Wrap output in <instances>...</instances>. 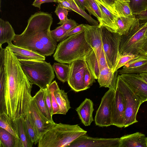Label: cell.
Segmentation results:
<instances>
[{
    "instance_id": "cell-19",
    "label": "cell",
    "mask_w": 147,
    "mask_h": 147,
    "mask_svg": "<svg viewBox=\"0 0 147 147\" xmlns=\"http://www.w3.org/2000/svg\"><path fill=\"white\" fill-rule=\"evenodd\" d=\"M115 24L117 28V32L121 36L125 34L139 26L140 23L135 15L130 17L117 16Z\"/></svg>"
},
{
    "instance_id": "cell-33",
    "label": "cell",
    "mask_w": 147,
    "mask_h": 147,
    "mask_svg": "<svg viewBox=\"0 0 147 147\" xmlns=\"http://www.w3.org/2000/svg\"><path fill=\"white\" fill-rule=\"evenodd\" d=\"M147 64V56L140 55L127 62L123 67V69H129L138 67Z\"/></svg>"
},
{
    "instance_id": "cell-35",
    "label": "cell",
    "mask_w": 147,
    "mask_h": 147,
    "mask_svg": "<svg viewBox=\"0 0 147 147\" xmlns=\"http://www.w3.org/2000/svg\"><path fill=\"white\" fill-rule=\"evenodd\" d=\"M71 8L73 11H74L85 18L92 25L98 24V22L93 19L90 16L86 13L85 11L81 8L76 3L74 0H70Z\"/></svg>"
},
{
    "instance_id": "cell-21",
    "label": "cell",
    "mask_w": 147,
    "mask_h": 147,
    "mask_svg": "<svg viewBox=\"0 0 147 147\" xmlns=\"http://www.w3.org/2000/svg\"><path fill=\"white\" fill-rule=\"evenodd\" d=\"M9 48L18 60H44L45 56L32 51L14 45L12 43L6 47Z\"/></svg>"
},
{
    "instance_id": "cell-42",
    "label": "cell",
    "mask_w": 147,
    "mask_h": 147,
    "mask_svg": "<svg viewBox=\"0 0 147 147\" xmlns=\"http://www.w3.org/2000/svg\"><path fill=\"white\" fill-rule=\"evenodd\" d=\"M61 26L65 30L69 31L77 26L78 25L74 20L67 19V21Z\"/></svg>"
},
{
    "instance_id": "cell-1",
    "label": "cell",
    "mask_w": 147,
    "mask_h": 147,
    "mask_svg": "<svg viewBox=\"0 0 147 147\" xmlns=\"http://www.w3.org/2000/svg\"><path fill=\"white\" fill-rule=\"evenodd\" d=\"M6 72L5 113L15 119L24 117L30 109L32 84L24 72L18 60L8 48H5Z\"/></svg>"
},
{
    "instance_id": "cell-16",
    "label": "cell",
    "mask_w": 147,
    "mask_h": 147,
    "mask_svg": "<svg viewBox=\"0 0 147 147\" xmlns=\"http://www.w3.org/2000/svg\"><path fill=\"white\" fill-rule=\"evenodd\" d=\"M99 8L102 18V21L99 26L104 27L108 30L117 33V28L115 24V15L99 0H95Z\"/></svg>"
},
{
    "instance_id": "cell-11",
    "label": "cell",
    "mask_w": 147,
    "mask_h": 147,
    "mask_svg": "<svg viewBox=\"0 0 147 147\" xmlns=\"http://www.w3.org/2000/svg\"><path fill=\"white\" fill-rule=\"evenodd\" d=\"M120 138H93L84 135L72 142L68 147H119Z\"/></svg>"
},
{
    "instance_id": "cell-43",
    "label": "cell",
    "mask_w": 147,
    "mask_h": 147,
    "mask_svg": "<svg viewBox=\"0 0 147 147\" xmlns=\"http://www.w3.org/2000/svg\"><path fill=\"white\" fill-rule=\"evenodd\" d=\"M45 98L48 109L50 114L53 116V109L51 93L50 91L48 88L45 89Z\"/></svg>"
},
{
    "instance_id": "cell-5",
    "label": "cell",
    "mask_w": 147,
    "mask_h": 147,
    "mask_svg": "<svg viewBox=\"0 0 147 147\" xmlns=\"http://www.w3.org/2000/svg\"><path fill=\"white\" fill-rule=\"evenodd\" d=\"M18 60L31 83L40 89L47 88L55 78L52 66L45 60Z\"/></svg>"
},
{
    "instance_id": "cell-52",
    "label": "cell",
    "mask_w": 147,
    "mask_h": 147,
    "mask_svg": "<svg viewBox=\"0 0 147 147\" xmlns=\"http://www.w3.org/2000/svg\"><path fill=\"white\" fill-rule=\"evenodd\" d=\"M145 36L147 37V28L145 33Z\"/></svg>"
},
{
    "instance_id": "cell-15",
    "label": "cell",
    "mask_w": 147,
    "mask_h": 147,
    "mask_svg": "<svg viewBox=\"0 0 147 147\" xmlns=\"http://www.w3.org/2000/svg\"><path fill=\"white\" fill-rule=\"evenodd\" d=\"M29 108L40 136L51 129L55 124L56 123L49 121L43 115L33 97L30 103Z\"/></svg>"
},
{
    "instance_id": "cell-20",
    "label": "cell",
    "mask_w": 147,
    "mask_h": 147,
    "mask_svg": "<svg viewBox=\"0 0 147 147\" xmlns=\"http://www.w3.org/2000/svg\"><path fill=\"white\" fill-rule=\"evenodd\" d=\"M146 138L140 132L125 135L120 138L119 147H147Z\"/></svg>"
},
{
    "instance_id": "cell-40",
    "label": "cell",
    "mask_w": 147,
    "mask_h": 147,
    "mask_svg": "<svg viewBox=\"0 0 147 147\" xmlns=\"http://www.w3.org/2000/svg\"><path fill=\"white\" fill-rule=\"evenodd\" d=\"M147 71V64L143 66L133 68L129 69H122L118 71L119 74L125 73L140 74Z\"/></svg>"
},
{
    "instance_id": "cell-44",
    "label": "cell",
    "mask_w": 147,
    "mask_h": 147,
    "mask_svg": "<svg viewBox=\"0 0 147 147\" xmlns=\"http://www.w3.org/2000/svg\"><path fill=\"white\" fill-rule=\"evenodd\" d=\"M108 9L114 13L115 15L118 16L116 12L114 7L115 0H99Z\"/></svg>"
},
{
    "instance_id": "cell-55",
    "label": "cell",
    "mask_w": 147,
    "mask_h": 147,
    "mask_svg": "<svg viewBox=\"0 0 147 147\" xmlns=\"http://www.w3.org/2000/svg\"><path fill=\"white\" fill-rule=\"evenodd\" d=\"M56 0L57 1V2L59 0Z\"/></svg>"
},
{
    "instance_id": "cell-22",
    "label": "cell",
    "mask_w": 147,
    "mask_h": 147,
    "mask_svg": "<svg viewBox=\"0 0 147 147\" xmlns=\"http://www.w3.org/2000/svg\"><path fill=\"white\" fill-rule=\"evenodd\" d=\"M14 30L7 21L0 19V48L5 43H12L16 35Z\"/></svg>"
},
{
    "instance_id": "cell-37",
    "label": "cell",
    "mask_w": 147,
    "mask_h": 147,
    "mask_svg": "<svg viewBox=\"0 0 147 147\" xmlns=\"http://www.w3.org/2000/svg\"><path fill=\"white\" fill-rule=\"evenodd\" d=\"M67 32L61 26L58 27L54 30H51V35L56 42H61L65 39Z\"/></svg>"
},
{
    "instance_id": "cell-14",
    "label": "cell",
    "mask_w": 147,
    "mask_h": 147,
    "mask_svg": "<svg viewBox=\"0 0 147 147\" xmlns=\"http://www.w3.org/2000/svg\"><path fill=\"white\" fill-rule=\"evenodd\" d=\"M125 111V100L122 94L117 87L112 109V125L122 128L124 127Z\"/></svg>"
},
{
    "instance_id": "cell-32",
    "label": "cell",
    "mask_w": 147,
    "mask_h": 147,
    "mask_svg": "<svg viewBox=\"0 0 147 147\" xmlns=\"http://www.w3.org/2000/svg\"><path fill=\"white\" fill-rule=\"evenodd\" d=\"M85 9L90 15L95 17L100 24L102 21V18L98 6L95 0H85Z\"/></svg>"
},
{
    "instance_id": "cell-50",
    "label": "cell",
    "mask_w": 147,
    "mask_h": 147,
    "mask_svg": "<svg viewBox=\"0 0 147 147\" xmlns=\"http://www.w3.org/2000/svg\"><path fill=\"white\" fill-rule=\"evenodd\" d=\"M139 74L141 78L147 83V71Z\"/></svg>"
},
{
    "instance_id": "cell-31",
    "label": "cell",
    "mask_w": 147,
    "mask_h": 147,
    "mask_svg": "<svg viewBox=\"0 0 147 147\" xmlns=\"http://www.w3.org/2000/svg\"><path fill=\"white\" fill-rule=\"evenodd\" d=\"M52 67L58 79L63 83L67 82L70 71L69 65L55 62Z\"/></svg>"
},
{
    "instance_id": "cell-6",
    "label": "cell",
    "mask_w": 147,
    "mask_h": 147,
    "mask_svg": "<svg viewBox=\"0 0 147 147\" xmlns=\"http://www.w3.org/2000/svg\"><path fill=\"white\" fill-rule=\"evenodd\" d=\"M147 28V22L140 23L139 26L121 36L119 45L120 56L125 54L144 55L142 48L147 38L145 36Z\"/></svg>"
},
{
    "instance_id": "cell-41",
    "label": "cell",
    "mask_w": 147,
    "mask_h": 147,
    "mask_svg": "<svg viewBox=\"0 0 147 147\" xmlns=\"http://www.w3.org/2000/svg\"><path fill=\"white\" fill-rule=\"evenodd\" d=\"M94 76L87 67L85 71L84 78V86L86 90L89 88L93 83L96 82Z\"/></svg>"
},
{
    "instance_id": "cell-38",
    "label": "cell",
    "mask_w": 147,
    "mask_h": 147,
    "mask_svg": "<svg viewBox=\"0 0 147 147\" xmlns=\"http://www.w3.org/2000/svg\"><path fill=\"white\" fill-rule=\"evenodd\" d=\"M68 11L67 9L62 7L58 3L55 11L60 20L57 24L61 25L67 21L68 19Z\"/></svg>"
},
{
    "instance_id": "cell-18",
    "label": "cell",
    "mask_w": 147,
    "mask_h": 147,
    "mask_svg": "<svg viewBox=\"0 0 147 147\" xmlns=\"http://www.w3.org/2000/svg\"><path fill=\"white\" fill-rule=\"evenodd\" d=\"M76 110L82 122L85 126L90 125L94 121L92 115L94 110V104L90 99L86 98Z\"/></svg>"
},
{
    "instance_id": "cell-13",
    "label": "cell",
    "mask_w": 147,
    "mask_h": 147,
    "mask_svg": "<svg viewBox=\"0 0 147 147\" xmlns=\"http://www.w3.org/2000/svg\"><path fill=\"white\" fill-rule=\"evenodd\" d=\"M84 32L86 39L95 52L98 59L104 51L101 35V27L99 24L90 25L84 24Z\"/></svg>"
},
{
    "instance_id": "cell-8",
    "label": "cell",
    "mask_w": 147,
    "mask_h": 147,
    "mask_svg": "<svg viewBox=\"0 0 147 147\" xmlns=\"http://www.w3.org/2000/svg\"><path fill=\"white\" fill-rule=\"evenodd\" d=\"M101 27L103 48L107 63L114 72L120 57L119 45L121 36L108 30L104 27Z\"/></svg>"
},
{
    "instance_id": "cell-9",
    "label": "cell",
    "mask_w": 147,
    "mask_h": 147,
    "mask_svg": "<svg viewBox=\"0 0 147 147\" xmlns=\"http://www.w3.org/2000/svg\"><path fill=\"white\" fill-rule=\"evenodd\" d=\"M115 91L109 89L102 97L95 117L96 125L101 127L112 125V109Z\"/></svg>"
},
{
    "instance_id": "cell-7",
    "label": "cell",
    "mask_w": 147,
    "mask_h": 147,
    "mask_svg": "<svg viewBox=\"0 0 147 147\" xmlns=\"http://www.w3.org/2000/svg\"><path fill=\"white\" fill-rule=\"evenodd\" d=\"M117 87L124 97L125 104L124 127L137 122L136 117L139 108L142 102L135 94L120 75L117 77Z\"/></svg>"
},
{
    "instance_id": "cell-47",
    "label": "cell",
    "mask_w": 147,
    "mask_h": 147,
    "mask_svg": "<svg viewBox=\"0 0 147 147\" xmlns=\"http://www.w3.org/2000/svg\"><path fill=\"white\" fill-rule=\"evenodd\" d=\"M50 2H57L55 0H34L32 5L40 9L41 5L43 3Z\"/></svg>"
},
{
    "instance_id": "cell-30",
    "label": "cell",
    "mask_w": 147,
    "mask_h": 147,
    "mask_svg": "<svg viewBox=\"0 0 147 147\" xmlns=\"http://www.w3.org/2000/svg\"><path fill=\"white\" fill-rule=\"evenodd\" d=\"M129 0H115V10L118 16L125 17L132 16L133 14L130 8Z\"/></svg>"
},
{
    "instance_id": "cell-45",
    "label": "cell",
    "mask_w": 147,
    "mask_h": 147,
    "mask_svg": "<svg viewBox=\"0 0 147 147\" xmlns=\"http://www.w3.org/2000/svg\"><path fill=\"white\" fill-rule=\"evenodd\" d=\"M83 26L84 24H80L72 30L67 31L66 35V38L72 35L84 31V29Z\"/></svg>"
},
{
    "instance_id": "cell-10",
    "label": "cell",
    "mask_w": 147,
    "mask_h": 147,
    "mask_svg": "<svg viewBox=\"0 0 147 147\" xmlns=\"http://www.w3.org/2000/svg\"><path fill=\"white\" fill-rule=\"evenodd\" d=\"M69 64L70 71L67 82L69 86L77 92L86 90L84 78L85 71L88 67L84 59L77 60Z\"/></svg>"
},
{
    "instance_id": "cell-12",
    "label": "cell",
    "mask_w": 147,
    "mask_h": 147,
    "mask_svg": "<svg viewBox=\"0 0 147 147\" xmlns=\"http://www.w3.org/2000/svg\"><path fill=\"white\" fill-rule=\"evenodd\" d=\"M120 75L142 103L147 101V83L139 74L125 73Z\"/></svg>"
},
{
    "instance_id": "cell-27",
    "label": "cell",
    "mask_w": 147,
    "mask_h": 147,
    "mask_svg": "<svg viewBox=\"0 0 147 147\" xmlns=\"http://www.w3.org/2000/svg\"><path fill=\"white\" fill-rule=\"evenodd\" d=\"M88 68L94 76L95 79H97L100 69L98 60L96 53L92 49L86 55L84 59Z\"/></svg>"
},
{
    "instance_id": "cell-23",
    "label": "cell",
    "mask_w": 147,
    "mask_h": 147,
    "mask_svg": "<svg viewBox=\"0 0 147 147\" xmlns=\"http://www.w3.org/2000/svg\"><path fill=\"white\" fill-rule=\"evenodd\" d=\"M54 94L59 107L57 114L65 115L71 108L67 93L60 89L58 86L55 90Z\"/></svg>"
},
{
    "instance_id": "cell-2",
    "label": "cell",
    "mask_w": 147,
    "mask_h": 147,
    "mask_svg": "<svg viewBox=\"0 0 147 147\" xmlns=\"http://www.w3.org/2000/svg\"><path fill=\"white\" fill-rule=\"evenodd\" d=\"M53 20L51 14L47 12L40 11L32 15L23 32L16 34L13 44L43 56H51L57 45L51 33Z\"/></svg>"
},
{
    "instance_id": "cell-17",
    "label": "cell",
    "mask_w": 147,
    "mask_h": 147,
    "mask_svg": "<svg viewBox=\"0 0 147 147\" xmlns=\"http://www.w3.org/2000/svg\"><path fill=\"white\" fill-rule=\"evenodd\" d=\"M118 71L114 72L109 66L102 69L97 79L100 87L108 88L115 91L117 87Z\"/></svg>"
},
{
    "instance_id": "cell-24",
    "label": "cell",
    "mask_w": 147,
    "mask_h": 147,
    "mask_svg": "<svg viewBox=\"0 0 147 147\" xmlns=\"http://www.w3.org/2000/svg\"><path fill=\"white\" fill-rule=\"evenodd\" d=\"M23 117L28 131L32 141L34 144L37 143L40 135L30 109Z\"/></svg>"
},
{
    "instance_id": "cell-3",
    "label": "cell",
    "mask_w": 147,
    "mask_h": 147,
    "mask_svg": "<svg viewBox=\"0 0 147 147\" xmlns=\"http://www.w3.org/2000/svg\"><path fill=\"white\" fill-rule=\"evenodd\" d=\"M87 131L78 125L56 123L49 131L41 135L38 142V147H68Z\"/></svg>"
},
{
    "instance_id": "cell-26",
    "label": "cell",
    "mask_w": 147,
    "mask_h": 147,
    "mask_svg": "<svg viewBox=\"0 0 147 147\" xmlns=\"http://www.w3.org/2000/svg\"><path fill=\"white\" fill-rule=\"evenodd\" d=\"M0 147H22L21 140L0 127Z\"/></svg>"
},
{
    "instance_id": "cell-49",
    "label": "cell",
    "mask_w": 147,
    "mask_h": 147,
    "mask_svg": "<svg viewBox=\"0 0 147 147\" xmlns=\"http://www.w3.org/2000/svg\"><path fill=\"white\" fill-rule=\"evenodd\" d=\"M76 3L82 10L85 11V0H74Z\"/></svg>"
},
{
    "instance_id": "cell-51",
    "label": "cell",
    "mask_w": 147,
    "mask_h": 147,
    "mask_svg": "<svg viewBox=\"0 0 147 147\" xmlns=\"http://www.w3.org/2000/svg\"><path fill=\"white\" fill-rule=\"evenodd\" d=\"M142 51L144 54L147 51V38L142 47Z\"/></svg>"
},
{
    "instance_id": "cell-28",
    "label": "cell",
    "mask_w": 147,
    "mask_h": 147,
    "mask_svg": "<svg viewBox=\"0 0 147 147\" xmlns=\"http://www.w3.org/2000/svg\"><path fill=\"white\" fill-rule=\"evenodd\" d=\"M22 147H32L33 143L29 135L23 116L16 119Z\"/></svg>"
},
{
    "instance_id": "cell-54",
    "label": "cell",
    "mask_w": 147,
    "mask_h": 147,
    "mask_svg": "<svg viewBox=\"0 0 147 147\" xmlns=\"http://www.w3.org/2000/svg\"><path fill=\"white\" fill-rule=\"evenodd\" d=\"M146 145H147V137H146Z\"/></svg>"
},
{
    "instance_id": "cell-34",
    "label": "cell",
    "mask_w": 147,
    "mask_h": 147,
    "mask_svg": "<svg viewBox=\"0 0 147 147\" xmlns=\"http://www.w3.org/2000/svg\"><path fill=\"white\" fill-rule=\"evenodd\" d=\"M129 6L133 14L136 15L147 9V0H129Z\"/></svg>"
},
{
    "instance_id": "cell-46",
    "label": "cell",
    "mask_w": 147,
    "mask_h": 147,
    "mask_svg": "<svg viewBox=\"0 0 147 147\" xmlns=\"http://www.w3.org/2000/svg\"><path fill=\"white\" fill-rule=\"evenodd\" d=\"M135 15L138 19L140 23L147 22V9L140 13Z\"/></svg>"
},
{
    "instance_id": "cell-29",
    "label": "cell",
    "mask_w": 147,
    "mask_h": 147,
    "mask_svg": "<svg viewBox=\"0 0 147 147\" xmlns=\"http://www.w3.org/2000/svg\"><path fill=\"white\" fill-rule=\"evenodd\" d=\"M45 94V89L40 88L33 97L43 115L49 121L54 122L52 116L50 113L46 103Z\"/></svg>"
},
{
    "instance_id": "cell-48",
    "label": "cell",
    "mask_w": 147,
    "mask_h": 147,
    "mask_svg": "<svg viewBox=\"0 0 147 147\" xmlns=\"http://www.w3.org/2000/svg\"><path fill=\"white\" fill-rule=\"evenodd\" d=\"M57 2L62 7L73 11L70 0H59Z\"/></svg>"
},
{
    "instance_id": "cell-25",
    "label": "cell",
    "mask_w": 147,
    "mask_h": 147,
    "mask_svg": "<svg viewBox=\"0 0 147 147\" xmlns=\"http://www.w3.org/2000/svg\"><path fill=\"white\" fill-rule=\"evenodd\" d=\"M0 127L20 140L16 119H11L5 113H0Z\"/></svg>"
},
{
    "instance_id": "cell-39",
    "label": "cell",
    "mask_w": 147,
    "mask_h": 147,
    "mask_svg": "<svg viewBox=\"0 0 147 147\" xmlns=\"http://www.w3.org/2000/svg\"><path fill=\"white\" fill-rule=\"evenodd\" d=\"M139 55H136L131 54H125L120 56L114 72L118 70L119 69L122 67H123L127 62Z\"/></svg>"
},
{
    "instance_id": "cell-36",
    "label": "cell",
    "mask_w": 147,
    "mask_h": 147,
    "mask_svg": "<svg viewBox=\"0 0 147 147\" xmlns=\"http://www.w3.org/2000/svg\"><path fill=\"white\" fill-rule=\"evenodd\" d=\"M58 86L57 83L56 81L55 80L52 82L48 87L51 93L53 109V115L57 114L59 110V107L57 102L54 94L55 90Z\"/></svg>"
},
{
    "instance_id": "cell-4",
    "label": "cell",
    "mask_w": 147,
    "mask_h": 147,
    "mask_svg": "<svg viewBox=\"0 0 147 147\" xmlns=\"http://www.w3.org/2000/svg\"><path fill=\"white\" fill-rule=\"evenodd\" d=\"M87 41L84 31L71 35L57 45L53 57L58 62L69 64L84 59L92 49Z\"/></svg>"
},
{
    "instance_id": "cell-53",
    "label": "cell",
    "mask_w": 147,
    "mask_h": 147,
    "mask_svg": "<svg viewBox=\"0 0 147 147\" xmlns=\"http://www.w3.org/2000/svg\"><path fill=\"white\" fill-rule=\"evenodd\" d=\"M144 54L147 56V51Z\"/></svg>"
}]
</instances>
